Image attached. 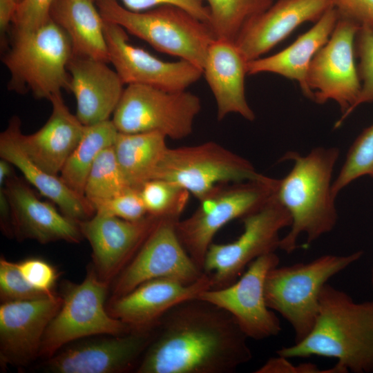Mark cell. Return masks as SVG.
Returning <instances> with one entry per match:
<instances>
[{
	"label": "cell",
	"mask_w": 373,
	"mask_h": 373,
	"mask_svg": "<svg viewBox=\"0 0 373 373\" xmlns=\"http://www.w3.org/2000/svg\"><path fill=\"white\" fill-rule=\"evenodd\" d=\"M248 337L224 309L198 298L155 325L137 373H231L252 358Z\"/></svg>",
	"instance_id": "cell-1"
},
{
	"label": "cell",
	"mask_w": 373,
	"mask_h": 373,
	"mask_svg": "<svg viewBox=\"0 0 373 373\" xmlns=\"http://www.w3.org/2000/svg\"><path fill=\"white\" fill-rule=\"evenodd\" d=\"M288 358H334L345 373L373 372V300L357 303L327 283L319 297L314 325L303 340L276 351Z\"/></svg>",
	"instance_id": "cell-2"
},
{
	"label": "cell",
	"mask_w": 373,
	"mask_h": 373,
	"mask_svg": "<svg viewBox=\"0 0 373 373\" xmlns=\"http://www.w3.org/2000/svg\"><path fill=\"white\" fill-rule=\"evenodd\" d=\"M338 157L336 147H317L304 155L288 152L280 160L293 161L287 175L278 180L276 191L291 218L289 231L280 241L279 249L285 252L296 249L302 234L309 245L335 227L338 213L332 178Z\"/></svg>",
	"instance_id": "cell-3"
},
{
	"label": "cell",
	"mask_w": 373,
	"mask_h": 373,
	"mask_svg": "<svg viewBox=\"0 0 373 373\" xmlns=\"http://www.w3.org/2000/svg\"><path fill=\"white\" fill-rule=\"evenodd\" d=\"M95 3L105 21L120 26L157 51L187 61L202 70L209 46L216 39L208 23L175 6L133 11L117 0H97Z\"/></svg>",
	"instance_id": "cell-4"
},
{
	"label": "cell",
	"mask_w": 373,
	"mask_h": 373,
	"mask_svg": "<svg viewBox=\"0 0 373 373\" xmlns=\"http://www.w3.org/2000/svg\"><path fill=\"white\" fill-rule=\"evenodd\" d=\"M73 55L68 36L51 19L36 29L13 34L2 59L10 73L8 89L48 99L63 89L70 91L68 64Z\"/></svg>",
	"instance_id": "cell-5"
},
{
	"label": "cell",
	"mask_w": 373,
	"mask_h": 373,
	"mask_svg": "<svg viewBox=\"0 0 373 373\" xmlns=\"http://www.w3.org/2000/svg\"><path fill=\"white\" fill-rule=\"evenodd\" d=\"M362 256L361 251L347 255L326 254L308 262L278 265L268 272L265 282L267 305L289 323L295 343L312 331L324 285Z\"/></svg>",
	"instance_id": "cell-6"
},
{
	"label": "cell",
	"mask_w": 373,
	"mask_h": 373,
	"mask_svg": "<svg viewBox=\"0 0 373 373\" xmlns=\"http://www.w3.org/2000/svg\"><path fill=\"white\" fill-rule=\"evenodd\" d=\"M278 182L265 176L257 180L219 185L200 200L191 216L177 221L178 238L200 269L217 232L229 222L242 219L261 207L275 193Z\"/></svg>",
	"instance_id": "cell-7"
},
{
	"label": "cell",
	"mask_w": 373,
	"mask_h": 373,
	"mask_svg": "<svg viewBox=\"0 0 373 373\" xmlns=\"http://www.w3.org/2000/svg\"><path fill=\"white\" fill-rule=\"evenodd\" d=\"M109 284L98 276L93 265L79 284L64 283L61 306L44 334L39 356L48 358L64 345L95 335H122L132 329L113 317L105 306Z\"/></svg>",
	"instance_id": "cell-8"
},
{
	"label": "cell",
	"mask_w": 373,
	"mask_h": 373,
	"mask_svg": "<svg viewBox=\"0 0 373 373\" xmlns=\"http://www.w3.org/2000/svg\"><path fill=\"white\" fill-rule=\"evenodd\" d=\"M201 102L185 90L169 91L142 85L128 84L124 89L112 119L124 133L159 132L181 140L190 135Z\"/></svg>",
	"instance_id": "cell-9"
},
{
	"label": "cell",
	"mask_w": 373,
	"mask_h": 373,
	"mask_svg": "<svg viewBox=\"0 0 373 373\" xmlns=\"http://www.w3.org/2000/svg\"><path fill=\"white\" fill-rule=\"evenodd\" d=\"M247 159L215 142L168 148L154 179L176 184L199 201L218 186L262 179Z\"/></svg>",
	"instance_id": "cell-10"
},
{
	"label": "cell",
	"mask_w": 373,
	"mask_h": 373,
	"mask_svg": "<svg viewBox=\"0 0 373 373\" xmlns=\"http://www.w3.org/2000/svg\"><path fill=\"white\" fill-rule=\"evenodd\" d=\"M243 231L234 241L211 243L202 271L211 274L212 289L227 287L257 258L279 248L280 231L290 227L291 218L275 193L258 209L242 219Z\"/></svg>",
	"instance_id": "cell-11"
},
{
	"label": "cell",
	"mask_w": 373,
	"mask_h": 373,
	"mask_svg": "<svg viewBox=\"0 0 373 373\" xmlns=\"http://www.w3.org/2000/svg\"><path fill=\"white\" fill-rule=\"evenodd\" d=\"M359 28L356 23L338 16L329 39L314 55L307 73L312 100L320 104L333 100L338 104L341 117L335 128L352 113L361 90L354 57Z\"/></svg>",
	"instance_id": "cell-12"
},
{
	"label": "cell",
	"mask_w": 373,
	"mask_h": 373,
	"mask_svg": "<svg viewBox=\"0 0 373 373\" xmlns=\"http://www.w3.org/2000/svg\"><path fill=\"white\" fill-rule=\"evenodd\" d=\"M180 218H162L126 267L113 282L111 298L122 296L155 278L184 284L196 282L204 274L182 245L175 224Z\"/></svg>",
	"instance_id": "cell-13"
},
{
	"label": "cell",
	"mask_w": 373,
	"mask_h": 373,
	"mask_svg": "<svg viewBox=\"0 0 373 373\" xmlns=\"http://www.w3.org/2000/svg\"><path fill=\"white\" fill-rule=\"evenodd\" d=\"M279 264L275 252L262 255L247 267L231 285L210 289L197 297L229 313L248 337L262 340L278 335L281 331L279 318L267 305L265 282L268 272Z\"/></svg>",
	"instance_id": "cell-14"
},
{
	"label": "cell",
	"mask_w": 373,
	"mask_h": 373,
	"mask_svg": "<svg viewBox=\"0 0 373 373\" xmlns=\"http://www.w3.org/2000/svg\"><path fill=\"white\" fill-rule=\"evenodd\" d=\"M104 33L109 62L124 84L180 91L186 90L202 75V69L187 61H163L133 46L127 32L115 23L104 20Z\"/></svg>",
	"instance_id": "cell-15"
},
{
	"label": "cell",
	"mask_w": 373,
	"mask_h": 373,
	"mask_svg": "<svg viewBox=\"0 0 373 373\" xmlns=\"http://www.w3.org/2000/svg\"><path fill=\"white\" fill-rule=\"evenodd\" d=\"M153 328L93 339L61 349L47 358L54 373H121L135 370L150 343Z\"/></svg>",
	"instance_id": "cell-16"
},
{
	"label": "cell",
	"mask_w": 373,
	"mask_h": 373,
	"mask_svg": "<svg viewBox=\"0 0 373 373\" xmlns=\"http://www.w3.org/2000/svg\"><path fill=\"white\" fill-rule=\"evenodd\" d=\"M160 218L147 215L130 221L95 213L78 221L83 237L91 247L93 265L100 279L108 284L113 282Z\"/></svg>",
	"instance_id": "cell-17"
},
{
	"label": "cell",
	"mask_w": 373,
	"mask_h": 373,
	"mask_svg": "<svg viewBox=\"0 0 373 373\" xmlns=\"http://www.w3.org/2000/svg\"><path fill=\"white\" fill-rule=\"evenodd\" d=\"M61 296L1 303L0 306V362L25 366L39 356L42 340L61 306Z\"/></svg>",
	"instance_id": "cell-18"
},
{
	"label": "cell",
	"mask_w": 373,
	"mask_h": 373,
	"mask_svg": "<svg viewBox=\"0 0 373 373\" xmlns=\"http://www.w3.org/2000/svg\"><path fill=\"white\" fill-rule=\"evenodd\" d=\"M212 287L211 274L204 272L189 285L170 278L151 279L122 296L111 298L107 309L132 330L152 329L173 307L197 298Z\"/></svg>",
	"instance_id": "cell-19"
},
{
	"label": "cell",
	"mask_w": 373,
	"mask_h": 373,
	"mask_svg": "<svg viewBox=\"0 0 373 373\" xmlns=\"http://www.w3.org/2000/svg\"><path fill=\"white\" fill-rule=\"evenodd\" d=\"M3 186L11 208L13 233L19 240L79 243L84 238L77 220L41 201L21 178L12 175Z\"/></svg>",
	"instance_id": "cell-20"
},
{
	"label": "cell",
	"mask_w": 373,
	"mask_h": 373,
	"mask_svg": "<svg viewBox=\"0 0 373 373\" xmlns=\"http://www.w3.org/2000/svg\"><path fill=\"white\" fill-rule=\"evenodd\" d=\"M332 6L331 0H274L246 23L234 42L248 61L262 57L296 28L316 21Z\"/></svg>",
	"instance_id": "cell-21"
},
{
	"label": "cell",
	"mask_w": 373,
	"mask_h": 373,
	"mask_svg": "<svg viewBox=\"0 0 373 373\" xmlns=\"http://www.w3.org/2000/svg\"><path fill=\"white\" fill-rule=\"evenodd\" d=\"M70 92L75 97L76 115L85 126L109 119L124 91V83L107 62L73 55L68 64Z\"/></svg>",
	"instance_id": "cell-22"
},
{
	"label": "cell",
	"mask_w": 373,
	"mask_h": 373,
	"mask_svg": "<svg viewBox=\"0 0 373 373\" xmlns=\"http://www.w3.org/2000/svg\"><path fill=\"white\" fill-rule=\"evenodd\" d=\"M247 62L234 41L216 39L209 46L202 75L214 96L218 121L230 113L255 119L245 95Z\"/></svg>",
	"instance_id": "cell-23"
},
{
	"label": "cell",
	"mask_w": 373,
	"mask_h": 373,
	"mask_svg": "<svg viewBox=\"0 0 373 373\" xmlns=\"http://www.w3.org/2000/svg\"><path fill=\"white\" fill-rule=\"evenodd\" d=\"M49 100L52 112L46 124L32 134L21 133L19 141L22 149L36 165L58 175L82 139L85 125L70 111L61 93L53 95Z\"/></svg>",
	"instance_id": "cell-24"
},
{
	"label": "cell",
	"mask_w": 373,
	"mask_h": 373,
	"mask_svg": "<svg viewBox=\"0 0 373 373\" xmlns=\"http://www.w3.org/2000/svg\"><path fill=\"white\" fill-rule=\"evenodd\" d=\"M21 121L13 116L0 134V157L16 166L43 196L57 204L61 213L77 221L86 220L95 213L89 200L71 189L60 178L36 165L22 149L19 136Z\"/></svg>",
	"instance_id": "cell-25"
},
{
	"label": "cell",
	"mask_w": 373,
	"mask_h": 373,
	"mask_svg": "<svg viewBox=\"0 0 373 373\" xmlns=\"http://www.w3.org/2000/svg\"><path fill=\"white\" fill-rule=\"evenodd\" d=\"M338 19L332 6L307 32L283 50L247 62V75L271 73L298 83L302 93L312 99L307 82L309 65L316 52L329 39Z\"/></svg>",
	"instance_id": "cell-26"
},
{
	"label": "cell",
	"mask_w": 373,
	"mask_h": 373,
	"mask_svg": "<svg viewBox=\"0 0 373 373\" xmlns=\"http://www.w3.org/2000/svg\"><path fill=\"white\" fill-rule=\"evenodd\" d=\"M95 0H55L50 18L68 36L74 55L109 62L104 20Z\"/></svg>",
	"instance_id": "cell-27"
},
{
	"label": "cell",
	"mask_w": 373,
	"mask_h": 373,
	"mask_svg": "<svg viewBox=\"0 0 373 373\" xmlns=\"http://www.w3.org/2000/svg\"><path fill=\"white\" fill-rule=\"evenodd\" d=\"M159 132H119L113 146L121 170L131 188L140 190L153 180L168 146Z\"/></svg>",
	"instance_id": "cell-28"
},
{
	"label": "cell",
	"mask_w": 373,
	"mask_h": 373,
	"mask_svg": "<svg viewBox=\"0 0 373 373\" xmlns=\"http://www.w3.org/2000/svg\"><path fill=\"white\" fill-rule=\"evenodd\" d=\"M119 131L112 119L85 126L77 146L68 158L60 178L74 191L84 196L89 172L99 155L113 146Z\"/></svg>",
	"instance_id": "cell-29"
},
{
	"label": "cell",
	"mask_w": 373,
	"mask_h": 373,
	"mask_svg": "<svg viewBox=\"0 0 373 373\" xmlns=\"http://www.w3.org/2000/svg\"><path fill=\"white\" fill-rule=\"evenodd\" d=\"M204 1L209 11V26L216 39L235 41L246 23L274 0Z\"/></svg>",
	"instance_id": "cell-30"
},
{
	"label": "cell",
	"mask_w": 373,
	"mask_h": 373,
	"mask_svg": "<svg viewBox=\"0 0 373 373\" xmlns=\"http://www.w3.org/2000/svg\"><path fill=\"white\" fill-rule=\"evenodd\" d=\"M131 189L111 146L104 150L94 162L84 193L92 202L115 197Z\"/></svg>",
	"instance_id": "cell-31"
},
{
	"label": "cell",
	"mask_w": 373,
	"mask_h": 373,
	"mask_svg": "<svg viewBox=\"0 0 373 373\" xmlns=\"http://www.w3.org/2000/svg\"><path fill=\"white\" fill-rule=\"evenodd\" d=\"M140 192L147 215L157 218H180L189 195L176 184L161 179L146 182Z\"/></svg>",
	"instance_id": "cell-32"
},
{
	"label": "cell",
	"mask_w": 373,
	"mask_h": 373,
	"mask_svg": "<svg viewBox=\"0 0 373 373\" xmlns=\"http://www.w3.org/2000/svg\"><path fill=\"white\" fill-rule=\"evenodd\" d=\"M363 176L373 178V124L366 128L350 146L343 166L332 183V193L338 194Z\"/></svg>",
	"instance_id": "cell-33"
},
{
	"label": "cell",
	"mask_w": 373,
	"mask_h": 373,
	"mask_svg": "<svg viewBox=\"0 0 373 373\" xmlns=\"http://www.w3.org/2000/svg\"><path fill=\"white\" fill-rule=\"evenodd\" d=\"M53 295V294H52ZM50 296L34 288L23 277L18 263L0 259V298L1 303L32 300Z\"/></svg>",
	"instance_id": "cell-34"
},
{
	"label": "cell",
	"mask_w": 373,
	"mask_h": 373,
	"mask_svg": "<svg viewBox=\"0 0 373 373\" xmlns=\"http://www.w3.org/2000/svg\"><path fill=\"white\" fill-rule=\"evenodd\" d=\"M355 47L360 59L358 75L361 86L352 112L363 104L373 102V30L360 27Z\"/></svg>",
	"instance_id": "cell-35"
},
{
	"label": "cell",
	"mask_w": 373,
	"mask_h": 373,
	"mask_svg": "<svg viewBox=\"0 0 373 373\" xmlns=\"http://www.w3.org/2000/svg\"><path fill=\"white\" fill-rule=\"evenodd\" d=\"M95 213L136 221L147 216L140 190L131 189L115 197L90 202Z\"/></svg>",
	"instance_id": "cell-36"
},
{
	"label": "cell",
	"mask_w": 373,
	"mask_h": 373,
	"mask_svg": "<svg viewBox=\"0 0 373 373\" xmlns=\"http://www.w3.org/2000/svg\"><path fill=\"white\" fill-rule=\"evenodd\" d=\"M55 0H21L12 21V34L30 31L48 22Z\"/></svg>",
	"instance_id": "cell-37"
},
{
	"label": "cell",
	"mask_w": 373,
	"mask_h": 373,
	"mask_svg": "<svg viewBox=\"0 0 373 373\" xmlns=\"http://www.w3.org/2000/svg\"><path fill=\"white\" fill-rule=\"evenodd\" d=\"M18 265L23 277L34 288L48 295L55 294L53 288L58 274L51 264L41 258H30Z\"/></svg>",
	"instance_id": "cell-38"
},
{
	"label": "cell",
	"mask_w": 373,
	"mask_h": 373,
	"mask_svg": "<svg viewBox=\"0 0 373 373\" xmlns=\"http://www.w3.org/2000/svg\"><path fill=\"white\" fill-rule=\"evenodd\" d=\"M97 1V0H95ZM126 8L133 11H144L161 6L180 7L209 25L210 15L204 0H117Z\"/></svg>",
	"instance_id": "cell-39"
},
{
	"label": "cell",
	"mask_w": 373,
	"mask_h": 373,
	"mask_svg": "<svg viewBox=\"0 0 373 373\" xmlns=\"http://www.w3.org/2000/svg\"><path fill=\"white\" fill-rule=\"evenodd\" d=\"M338 16L373 30V0H331Z\"/></svg>",
	"instance_id": "cell-40"
},
{
	"label": "cell",
	"mask_w": 373,
	"mask_h": 373,
	"mask_svg": "<svg viewBox=\"0 0 373 373\" xmlns=\"http://www.w3.org/2000/svg\"><path fill=\"white\" fill-rule=\"evenodd\" d=\"M288 358L279 356L270 358L255 371L256 373H345L336 365L327 370H321L314 363H291Z\"/></svg>",
	"instance_id": "cell-41"
},
{
	"label": "cell",
	"mask_w": 373,
	"mask_h": 373,
	"mask_svg": "<svg viewBox=\"0 0 373 373\" xmlns=\"http://www.w3.org/2000/svg\"><path fill=\"white\" fill-rule=\"evenodd\" d=\"M0 222L3 233L8 237L14 236L11 208L3 186H0Z\"/></svg>",
	"instance_id": "cell-42"
},
{
	"label": "cell",
	"mask_w": 373,
	"mask_h": 373,
	"mask_svg": "<svg viewBox=\"0 0 373 373\" xmlns=\"http://www.w3.org/2000/svg\"><path fill=\"white\" fill-rule=\"evenodd\" d=\"M17 0H0V30L5 43V35L12 21L17 8Z\"/></svg>",
	"instance_id": "cell-43"
},
{
	"label": "cell",
	"mask_w": 373,
	"mask_h": 373,
	"mask_svg": "<svg viewBox=\"0 0 373 373\" xmlns=\"http://www.w3.org/2000/svg\"><path fill=\"white\" fill-rule=\"evenodd\" d=\"M11 164L4 160L1 158L0 160V185H4L6 181L12 176V169L11 167Z\"/></svg>",
	"instance_id": "cell-44"
},
{
	"label": "cell",
	"mask_w": 373,
	"mask_h": 373,
	"mask_svg": "<svg viewBox=\"0 0 373 373\" xmlns=\"http://www.w3.org/2000/svg\"><path fill=\"white\" fill-rule=\"evenodd\" d=\"M371 285H372V289L373 291V267L372 269V274H371Z\"/></svg>",
	"instance_id": "cell-45"
},
{
	"label": "cell",
	"mask_w": 373,
	"mask_h": 373,
	"mask_svg": "<svg viewBox=\"0 0 373 373\" xmlns=\"http://www.w3.org/2000/svg\"><path fill=\"white\" fill-rule=\"evenodd\" d=\"M19 2L21 1V0H17Z\"/></svg>",
	"instance_id": "cell-46"
}]
</instances>
